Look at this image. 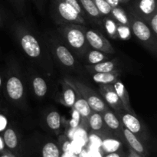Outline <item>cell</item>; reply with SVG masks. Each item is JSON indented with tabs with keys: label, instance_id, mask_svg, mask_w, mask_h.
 <instances>
[{
	"label": "cell",
	"instance_id": "1f68e13d",
	"mask_svg": "<svg viewBox=\"0 0 157 157\" xmlns=\"http://www.w3.org/2000/svg\"><path fill=\"white\" fill-rule=\"evenodd\" d=\"M147 21H149V27L151 29L153 35L156 38L157 36V12H156Z\"/></svg>",
	"mask_w": 157,
	"mask_h": 157
},
{
	"label": "cell",
	"instance_id": "d6a6232c",
	"mask_svg": "<svg viewBox=\"0 0 157 157\" xmlns=\"http://www.w3.org/2000/svg\"><path fill=\"white\" fill-rule=\"evenodd\" d=\"M9 1L18 12L21 14L24 12L25 8V0H9Z\"/></svg>",
	"mask_w": 157,
	"mask_h": 157
},
{
	"label": "cell",
	"instance_id": "5bb4252c",
	"mask_svg": "<svg viewBox=\"0 0 157 157\" xmlns=\"http://www.w3.org/2000/svg\"><path fill=\"white\" fill-rule=\"evenodd\" d=\"M121 71L116 70L108 73H94L92 76V79L95 83L99 84H113L117 80L119 79Z\"/></svg>",
	"mask_w": 157,
	"mask_h": 157
},
{
	"label": "cell",
	"instance_id": "484cf974",
	"mask_svg": "<svg viewBox=\"0 0 157 157\" xmlns=\"http://www.w3.org/2000/svg\"><path fill=\"white\" fill-rule=\"evenodd\" d=\"M121 146V144L119 140L116 139H111V138L104 140L101 144V147L107 153H115L119 150Z\"/></svg>",
	"mask_w": 157,
	"mask_h": 157
},
{
	"label": "cell",
	"instance_id": "9a60e30c",
	"mask_svg": "<svg viewBox=\"0 0 157 157\" xmlns=\"http://www.w3.org/2000/svg\"><path fill=\"white\" fill-rule=\"evenodd\" d=\"M62 88L63 91L61 100H62L63 104L67 107H72L76 101L78 92L65 80H64V82H62Z\"/></svg>",
	"mask_w": 157,
	"mask_h": 157
},
{
	"label": "cell",
	"instance_id": "f35d334b",
	"mask_svg": "<svg viewBox=\"0 0 157 157\" xmlns=\"http://www.w3.org/2000/svg\"><path fill=\"white\" fill-rule=\"evenodd\" d=\"M78 155H79V157H90V153L86 150H81V152Z\"/></svg>",
	"mask_w": 157,
	"mask_h": 157
},
{
	"label": "cell",
	"instance_id": "d590c367",
	"mask_svg": "<svg viewBox=\"0 0 157 157\" xmlns=\"http://www.w3.org/2000/svg\"><path fill=\"white\" fill-rule=\"evenodd\" d=\"M8 125V120L4 115L0 114V133L3 132L6 128Z\"/></svg>",
	"mask_w": 157,
	"mask_h": 157
},
{
	"label": "cell",
	"instance_id": "b9f144b4",
	"mask_svg": "<svg viewBox=\"0 0 157 157\" xmlns=\"http://www.w3.org/2000/svg\"><path fill=\"white\" fill-rule=\"evenodd\" d=\"M62 157H78V156L72 153H65L64 155H63Z\"/></svg>",
	"mask_w": 157,
	"mask_h": 157
},
{
	"label": "cell",
	"instance_id": "e575fe53",
	"mask_svg": "<svg viewBox=\"0 0 157 157\" xmlns=\"http://www.w3.org/2000/svg\"><path fill=\"white\" fill-rule=\"evenodd\" d=\"M90 142L92 144V147H95V148L99 149L101 147V144H102V141L100 139L99 137H98L97 136H92L90 138Z\"/></svg>",
	"mask_w": 157,
	"mask_h": 157
},
{
	"label": "cell",
	"instance_id": "60d3db41",
	"mask_svg": "<svg viewBox=\"0 0 157 157\" xmlns=\"http://www.w3.org/2000/svg\"><path fill=\"white\" fill-rule=\"evenodd\" d=\"M105 157H121L118 153H117L116 152L115 153H108V155H107Z\"/></svg>",
	"mask_w": 157,
	"mask_h": 157
},
{
	"label": "cell",
	"instance_id": "3957f363",
	"mask_svg": "<svg viewBox=\"0 0 157 157\" xmlns=\"http://www.w3.org/2000/svg\"><path fill=\"white\" fill-rule=\"evenodd\" d=\"M130 27L133 35L141 41L147 48L156 51V38L153 35L151 29L148 24L141 18H138L137 15L130 12L128 15Z\"/></svg>",
	"mask_w": 157,
	"mask_h": 157
},
{
	"label": "cell",
	"instance_id": "5b68a950",
	"mask_svg": "<svg viewBox=\"0 0 157 157\" xmlns=\"http://www.w3.org/2000/svg\"><path fill=\"white\" fill-rule=\"evenodd\" d=\"M52 57L58 61L63 67L70 70H77L79 67L78 63L68 48L58 40L52 38L47 44Z\"/></svg>",
	"mask_w": 157,
	"mask_h": 157
},
{
	"label": "cell",
	"instance_id": "52a82bcc",
	"mask_svg": "<svg viewBox=\"0 0 157 157\" xmlns=\"http://www.w3.org/2000/svg\"><path fill=\"white\" fill-rule=\"evenodd\" d=\"M52 2L56 15L63 21L70 24L81 25H87L86 19L77 13L64 0H52Z\"/></svg>",
	"mask_w": 157,
	"mask_h": 157
},
{
	"label": "cell",
	"instance_id": "d4e9b609",
	"mask_svg": "<svg viewBox=\"0 0 157 157\" xmlns=\"http://www.w3.org/2000/svg\"><path fill=\"white\" fill-rule=\"evenodd\" d=\"M46 122H47L48 126L52 130H58L61 127V115L58 111L52 110L50 113H48L47 117H46Z\"/></svg>",
	"mask_w": 157,
	"mask_h": 157
},
{
	"label": "cell",
	"instance_id": "603a6c76",
	"mask_svg": "<svg viewBox=\"0 0 157 157\" xmlns=\"http://www.w3.org/2000/svg\"><path fill=\"white\" fill-rule=\"evenodd\" d=\"M87 57V62L89 64H95L98 63L102 62L108 59V54L104 53L98 50H88L85 54Z\"/></svg>",
	"mask_w": 157,
	"mask_h": 157
},
{
	"label": "cell",
	"instance_id": "ffe728a7",
	"mask_svg": "<svg viewBox=\"0 0 157 157\" xmlns=\"http://www.w3.org/2000/svg\"><path fill=\"white\" fill-rule=\"evenodd\" d=\"M3 141L6 147L10 150H14L18 147V136L15 130L11 127H8L4 130Z\"/></svg>",
	"mask_w": 157,
	"mask_h": 157
},
{
	"label": "cell",
	"instance_id": "cb8c5ba5",
	"mask_svg": "<svg viewBox=\"0 0 157 157\" xmlns=\"http://www.w3.org/2000/svg\"><path fill=\"white\" fill-rule=\"evenodd\" d=\"M110 15H112L113 19H114L115 21L117 22L118 24L130 25L128 15L126 13V12L122 9V8L119 7V6L115 8H112Z\"/></svg>",
	"mask_w": 157,
	"mask_h": 157
},
{
	"label": "cell",
	"instance_id": "f546056e",
	"mask_svg": "<svg viewBox=\"0 0 157 157\" xmlns=\"http://www.w3.org/2000/svg\"><path fill=\"white\" fill-rule=\"evenodd\" d=\"M98 8V11L101 12L102 15H110L112 7L108 4L106 0H94Z\"/></svg>",
	"mask_w": 157,
	"mask_h": 157
},
{
	"label": "cell",
	"instance_id": "4fadbf2b",
	"mask_svg": "<svg viewBox=\"0 0 157 157\" xmlns=\"http://www.w3.org/2000/svg\"><path fill=\"white\" fill-rule=\"evenodd\" d=\"M137 11L143 18L148 20L156 12V0H140L137 3Z\"/></svg>",
	"mask_w": 157,
	"mask_h": 157
},
{
	"label": "cell",
	"instance_id": "30bf717a",
	"mask_svg": "<svg viewBox=\"0 0 157 157\" xmlns=\"http://www.w3.org/2000/svg\"><path fill=\"white\" fill-rule=\"evenodd\" d=\"M119 114L121 117V123L126 129L135 135L140 133L142 130V125L139 119L136 117V115L128 113L126 110Z\"/></svg>",
	"mask_w": 157,
	"mask_h": 157
},
{
	"label": "cell",
	"instance_id": "7402d4cb",
	"mask_svg": "<svg viewBox=\"0 0 157 157\" xmlns=\"http://www.w3.org/2000/svg\"><path fill=\"white\" fill-rule=\"evenodd\" d=\"M87 119H88L89 126H90V129L95 132L101 131L105 126L104 120H103L102 113H99V112L92 111Z\"/></svg>",
	"mask_w": 157,
	"mask_h": 157
},
{
	"label": "cell",
	"instance_id": "7a4b0ae2",
	"mask_svg": "<svg viewBox=\"0 0 157 157\" xmlns=\"http://www.w3.org/2000/svg\"><path fill=\"white\" fill-rule=\"evenodd\" d=\"M60 34L67 43L79 55H84L89 50V44L84 34V27L76 24H61L58 28Z\"/></svg>",
	"mask_w": 157,
	"mask_h": 157
},
{
	"label": "cell",
	"instance_id": "d6986e66",
	"mask_svg": "<svg viewBox=\"0 0 157 157\" xmlns=\"http://www.w3.org/2000/svg\"><path fill=\"white\" fill-rule=\"evenodd\" d=\"M103 120L104 124L110 129L113 130H119L121 129V123L120 122L117 117L110 111L109 109L102 113Z\"/></svg>",
	"mask_w": 157,
	"mask_h": 157
},
{
	"label": "cell",
	"instance_id": "2e32d148",
	"mask_svg": "<svg viewBox=\"0 0 157 157\" xmlns=\"http://www.w3.org/2000/svg\"><path fill=\"white\" fill-rule=\"evenodd\" d=\"M32 86L35 94L38 98H44L48 92V84L39 75H34L32 78Z\"/></svg>",
	"mask_w": 157,
	"mask_h": 157
},
{
	"label": "cell",
	"instance_id": "4dcf8cb0",
	"mask_svg": "<svg viewBox=\"0 0 157 157\" xmlns=\"http://www.w3.org/2000/svg\"><path fill=\"white\" fill-rule=\"evenodd\" d=\"M64 1L70 7H71L77 13L79 14L82 18L86 19V18H87V14L85 13V12H84V10L83 9L82 6L80 4L78 0H64Z\"/></svg>",
	"mask_w": 157,
	"mask_h": 157
},
{
	"label": "cell",
	"instance_id": "83f0119b",
	"mask_svg": "<svg viewBox=\"0 0 157 157\" xmlns=\"http://www.w3.org/2000/svg\"><path fill=\"white\" fill-rule=\"evenodd\" d=\"M104 27L109 36L112 38H118L117 32V23L114 21V19L111 18H105L104 19Z\"/></svg>",
	"mask_w": 157,
	"mask_h": 157
},
{
	"label": "cell",
	"instance_id": "74e56055",
	"mask_svg": "<svg viewBox=\"0 0 157 157\" xmlns=\"http://www.w3.org/2000/svg\"><path fill=\"white\" fill-rule=\"evenodd\" d=\"M106 1L108 2V4L110 5L112 8H115L119 6L120 2H121L120 0H106Z\"/></svg>",
	"mask_w": 157,
	"mask_h": 157
},
{
	"label": "cell",
	"instance_id": "836d02e7",
	"mask_svg": "<svg viewBox=\"0 0 157 157\" xmlns=\"http://www.w3.org/2000/svg\"><path fill=\"white\" fill-rule=\"evenodd\" d=\"M32 2L35 5V6L38 9V11L41 13H43L44 11V8H45L46 0H32Z\"/></svg>",
	"mask_w": 157,
	"mask_h": 157
},
{
	"label": "cell",
	"instance_id": "4316f807",
	"mask_svg": "<svg viewBox=\"0 0 157 157\" xmlns=\"http://www.w3.org/2000/svg\"><path fill=\"white\" fill-rule=\"evenodd\" d=\"M42 157H61L58 146L52 142L44 144L42 148Z\"/></svg>",
	"mask_w": 157,
	"mask_h": 157
},
{
	"label": "cell",
	"instance_id": "8d00e7d4",
	"mask_svg": "<svg viewBox=\"0 0 157 157\" xmlns=\"http://www.w3.org/2000/svg\"><path fill=\"white\" fill-rule=\"evenodd\" d=\"M90 157H102L101 156V153L99 152L98 148H95V147H92L91 149H90Z\"/></svg>",
	"mask_w": 157,
	"mask_h": 157
},
{
	"label": "cell",
	"instance_id": "8fae6325",
	"mask_svg": "<svg viewBox=\"0 0 157 157\" xmlns=\"http://www.w3.org/2000/svg\"><path fill=\"white\" fill-rule=\"evenodd\" d=\"M113 88H114L115 92H116L118 98L121 100V103L123 104V106H124L126 111L128 112V113H132V114L133 115H136V113H135L134 110H133V108L131 107V105H130L128 91H127V88L125 87L124 84L122 83V81L119 79L117 80V81L113 84Z\"/></svg>",
	"mask_w": 157,
	"mask_h": 157
},
{
	"label": "cell",
	"instance_id": "7c38bea8",
	"mask_svg": "<svg viewBox=\"0 0 157 157\" xmlns=\"http://www.w3.org/2000/svg\"><path fill=\"white\" fill-rule=\"evenodd\" d=\"M84 68L89 73H108V72L114 71L117 69V61H106L98 63L95 64H87L84 66Z\"/></svg>",
	"mask_w": 157,
	"mask_h": 157
},
{
	"label": "cell",
	"instance_id": "9c48e42d",
	"mask_svg": "<svg viewBox=\"0 0 157 157\" xmlns=\"http://www.w3.org/2000/svg\"><path fill=\"white\" fill-rule=\"evenodd\" d=\"M100 93L106 103L117 113L125 111L123 104L115 92L113 84H100Z\"/></svg>",
	"mask_w": 157,
	"mask_h": 157
},
{
	"label": "cell",
	"instance_id": "277c9868",
	"mask_svg": "<svg viewBox=\"0 0 157 157\" xmlns=\"http://www.w3.org/2000/svg\"><path fill=\"white\" fill-rule=\"evenodd\" d=\"M67 83L71 84L81 97L87 102L90 106L92 111L99 112L102 113L105 110L108 109V105L106 104L104 100L98 96L92 89H90L88 86L84 84L77 80H67L64 79Z\"/></svg>",
	"mask_w": 157,
	"mask_h": 157
},
{
	"label": "cell",
	"instance_id": "ac0fdd59",
	"mask_svg": "<svg viewBox=\"0 0 157 157\" xmlns=\"http://www.w3.org/2000/svg\"><path fill=\"white\" fill-rule=\"evenodd\" d=\"M78 1L87 15L94 18L96 21H101L102 15L98 11L94 0H78Z\"/></svg>",
	"mask_w": 157,
	"mask_h": 157
},
{
	"label": "cell",
	"instance_id": "44dd1931",
	"mask_svg": "<svg viewBox=\"0 0 157 157\" xmlns=\"http://www.w3.org/2000/svg\"><path fill=\"white\" fill-rule=\"evenodd\" d=\"M123 131H124V136H125V139L127 140V141L128 142V144H130V147L133 149V150H135V151L138 153H144V146L141 144L140 141L137 139L136 135H135L134 133H131L130 130H128L126 128H124V130H123Z\"/></svg>",
	"mask_w": 157,
	"mask_h": 157
},
{
	"label": "cell",
	"instance_id": "f1b7e54d",
	"mask_svg": "<svg viewBox=\"0 0 157 157\" xmlns=\"http://www.w3.org/2000/svg\"><path fill=\"white\" fill-rule=\"evenodd\" d=\"M117 37L122 40H128L131 38V29L130 25H117Z\"/></svg>",
	"mask_w": 157,
	"mask_h": 157
},
{
	"label": "cell",
	"instance_id": "e0dca14e",
	"mask_svg": "<svg viewBox=\"0 0 157 157\" xmlns=\"http://www.w3.org/2000/svg\"><path fill=\"white\" fill-rule=\"evenodd\" d=\"M78 92V91H77ZM74 109L75 111L80 115L82 118H85L87 119L91 113L92 110L90 109V106L87 104V101L80 95V94L78 92V95H77L76 101H75V104L73 105Z\"/></svg>",
	"mask_w": 157,
	"mask_h": 157
},
{
	"label": "cell",
	"instance_id": "f6af8a7d",
	"mask_svg": "<svg viewBox=\"0 0 157 157\" xmlns=\"http://www.w3.org/2000/svg\"><path fill=\"white\" fill-rule=\"evenodd\" d=\"M121 2H127V1H129V0H120Z\"/></svg>",
	"mask_w": 157,
	"mask_h": 157
},
{
	"label": "cell",
	"instance_id": "bcb514c9",
	"mask_svg": "<svg viewBox=\"0 0 157 157\" xmlns=\"http://www.w3.org/2000/svg\"><path fill=\"white\" fill-rule=\"evenodd\" d=\"M1 157H10V156H9L8 155H3V156H2Z\"/></svg>",
	"mask_w": 157,
	"mask_h": 157
},
{
	"label": "cell",
	"instance_id": "7bdbcfd3",
	"mask_svg": "<svg viewBox=\"0 0 157 157\" xmlns=\"http://www.w3.org/2000/svg\"><path fill=\"white\" fill-rule=\"evenodd\" d=\"M4 145L5 144H4V141H3V139L0 136V152L2 151L3 149H4Z\"/></svg>",
	"mask_w": 157,
	"mask_h": 157
},
{
	"label": "cell",
	"instance_id": "6da1fadb",
	"mask_svg": "<svg viewBox=\"0 0 157 157\" xmlns=\"http://www.w3.org/2000/svg\"><path fill=\"white\" fill-rule=\"evenodd\" d=\"M12 30L25 54L43 70L52 73L53 62L48 46H44L38 36L22 25L15 24Z\"/></svg>",
	"mask_w": 157,
	"mask_h": 157
},
{
	"label": "cell",
	"instance_id": "ba28073f",
	"mask_svg": "<svg viewBox=\"0 0 157 157\" xmlns=\"http://www.w3.org/2000/svg\"><path fill=\"white\" fill-rule=\"evenodd\" d=\"M84 34L89 46L92 48L108 55H113L115 53V50L112 44L98 31L84 27Z\"/></svg>",
	"mask_w": 157,
	"mask_h": 157
},
{
	"label": "cell",
	"instance_id": "8992f818",
	"mask_svg": "<svg viewBox=\"0 0 157 157\" xmlns=\"http://www.w3.org/2000/svg\"><path fill=\"white\" fill-rule=\"evenodd\" d=\"M5 94L8 99L16 105H22L25 99L24 83L17 74L9 72L5 83Z\"/></svg>",
	"mask_w": 157,
	"mask_h": 157
},
{
	"label": "cell",
	"instance_id": "ab89813d",
	"mask_svg": "<svg viewBox=\"0 0 157 157\" xmlns=\"http://www.w3.org/2000/svg\"><path fill=\"white\" fill-rule=\"evenodd\" d=\"M4 25V17H3L2 14L1 10H0V28L2 27Z\"/></svg>",
	"mask_w": 157,
	"mask_h": 157
},
{
	"label": "cell",
	"instance_id": "ee69618b",
	"mask_svg": "<svg viewBox=\"0 0 157 157\" xmlns=\"http://www.w3.org/2000/svg\"><path fill=\"white\" fill-rule=\"evenodd\" d=\"M2 76L1 75H0V92L2 91Z\"/></svg>",
	"mask_w": 157,
	"mask_h": 157
}]
</instances>
